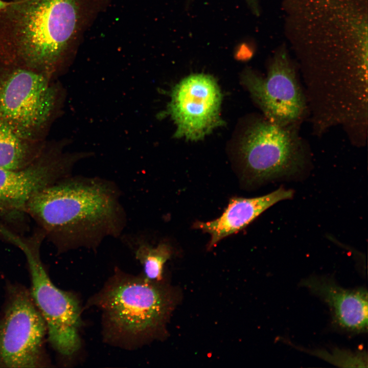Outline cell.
I'll return each instance as SVG.
<instances>
[{
	"mask_svg": "<svg viewBox=\"0 0 368 368\" xmlns=\"http://www.w3.org/2000/svg\"><path fill=\"white\" fill-rule=\"evenodd\" d=\"M281 9L309 97L335 103L367 89L368 0H282Z\"/></svg>",
	"mask_w": 368,
	"mask_h": 368,
	"instance_id": "obj_1",
	"label": "cell"
},
{
	"mask_svg": "<svg viewBox=\"0 0 368 368\" xmlns=\"http://www.w3.org/2000/svg\"><path fill=\"white\" fill-rule=\"evenodd\" d=\"M23 212L58 254L96 248L107 237H118L126 222L117 186L96 177H65L35 193Z\"/></svg>",
	"mask_w": 368,
	"mask_h": 368,
	"instance_id": "obj_2",
	"label": "cell"
},
{
	"mask_svg": "<svg viewBox=\"0 0 368 368\" xmlns=\"http://www.w3.org/2000/svg\"><path fill=\"white\" fill-rule=\"evenodd\" d=\"M104 0H17L6 8L8 45L0 62L28 68L54 79L64 74L73 46Z\"/></svg>",
	"mask_w": 368,
	"mask_h": 368,
	"instance_id": "obj_3",
	"label": "cell"
},
{
	"mask_svg": "<svg viewBox=\"0 0 368 368\" xmlns=\"http://www.w3.org/2000/svg\"><path fill=\"white\" fill-rule=\"evenodd\" d=\"M177 300L175 290L162 281L117 270L88 306L101 313L105 342L131 350L165 336Z\"/></svg>",
	"mask_w": 368,
	"mask_h": 368,
	"instance_id": "obj_4",
	"label": "cell"
},
{
	"mask_svg": "<svg viewBox=\"0 0 368 368\" xmlns=\"http://www.w3.org/2000/svg\"><path fill=\"white\" fill-rule=\"evenodd\" d=\"M66 96L59 79L0 63V121L22 139L47 140L63 114Z\"/></svg>",
	"mask_w": 368,
	"mask_h": 368,
	"instance_id": "obj_5",
	"label": "cell"
},
{
	"mask_svg": "<svg viewBox=\"0 0 368 368\" xmlns=\"http://www.w3.org/2000/svg\"><path fill=\"white\" fill-rule=\"evenodd\" d=\"M44 239L43 232L36 228L29 237L15 235L11 243L26 257L30 279L29 288L44 320L48 344L59 363L66 365L81 346L82 308L76 294L59 288L52 281L41 258L40 247Z\"/></svg>",
	"mask_w": 368,
	"mask_h": 368,
	"instance_id": "obj_6",
	"label": "cell"
},
{
	"mask_svg": "<svg viewBox=\"0 0 368 368\" xmlns=\"http://www.w3.org/2000/svg\"><path fill=\"white\" fill-rule=\"evenodd\" d=\"M44 320L24 284L7 280L0 310V368L54 366Z\"/></svg>",
	"mask_w": 368,
	"mask_h": 368,
	"instance_id": "obj_7",
	"label": "cell"
},
{
	"mask_svg": "<svg viewBox=\"0 0 368 368\" xmlns=\"http://www.w3.org/2000/svg\"><path fill=\"white\" fill-rule=\"evenodd\" d=\"M300 126L279 125L264 117L250 126L241 148L249 180L258 182L290 176L304 168L309 149Z\"/></svg>",
	"mask_w": 368,
	"mask_h": 368,
	"instance_id": "obj_8",
	"label": "cell"
},
{
	"mask_svg": "<svg viewBox=\"0 0 368 368\" xmlns=\"http://www.w3.org/2000/svg\"><path fill=\"white\" fill-rule=\"evenodd\" d=\"M244 81L264 117L270 122L288 126L301 125L307 119L306 98L286 45L274 52L266 76L248 72Z\"/></svg>",
	"mask_w": 368,
	"mask_h": 368,
	"instance_id": "obj_9",
	"label": "cell"
},
{
	"mask_svg": "<svg viewBox=\"0 0 368 368\" xmlns=\"http://www.w3.org/2000/svg\"><path fill=\"white\" fill-rule=\"evenodd\" d=\"M71 139L48 140L41 154L28 166L18 170L0 167V212L24 213L25 205L37 192L71 175L79 160L89 152H70Z\"/></svg>",
	"mask_w": 368,
	"mask_h": 368,
	"instance_id": "obj_10",
	"label": "cell"
},
{
	"mask_svg": "<svg viewBox=\"0 0 368 368\" xmlns=\"http://www.w3.org/2000/svg\"><path fill=\"white\" fill-rule=\"evenodd\" d=\"M221 94L215 79L204 74L183 79L173 88L168 113L176 126L175 135L191 141L204 137L222 123Z\"/></svg>",
	"mask_w": 368,
	"mask_h": 368,
	"instance_id": "obj_11",
	"label": "cell"
},
{
	"mask_svg": "<svg viewBox=\"0 0 368 368\" xmlns=\"http://www.w3.org/2000/svg\"><path fill=\"white\" fill-rule=\"evenodd\" d=\"M300 286L306 288L328 306L334 325L354 334L366 332L368 320L367 291L363 287L346 289L328 275H311Z\"/></svg>",
	"mask_w": 368,
	"mask_h": 368,
	"instance_id": "obj_12",
	"label": "cell"
},
{
	"mask_svg": "<svg viewBox=\"0 0 368 368\" xmlns=\"http://www.w3.org/2000/svg\"><path fill=\"white\" fill-rule=\"evenodd\" d=\"M292 196L291 190L280 188L260 197H234L219 217L208 222L197 221L194 227L210 235L208 248H211L223 238L244 228L269 207Z\"/></svg>",
	"mask_w": 368,
	"mask_h": 368,
	"instance_id": "obj_13",
	"label": "cell"
},
{
	"mask_svg": "<svg viewBox=\"0 0 368 368\" xmlns=\"http://www.w3.org/2000/svg\"><path fill=\"white\" fill-rule=\"evenodd\" d=\"M47 140L33 142L22 139L0 121V167L18 170L28 166L41 154Z\"/></svg>",
	"mask_w": 368,
	"mask_h": 368,
	"instance_id": "obj_14",
	"label": "cell"
},
{
	"mask_svg": "<svg viewBox=\"0 0 368 368\" xmlns=\"http://www.w3.org/2000/svg\"><path fill=\"white\" fill-rule=\"evenodd\" d=\"M134 254L143 267V276L153 282H162L164 268L172 255V248L167 242H160L153 246L139 240L136 243Z\"/></svg>",
	"mask_w": 368,
	"mask_h": 368,
	"instance_id": "obj_15",
	"label": "cell"
},
{
	"mask_svg": "<svg viewBox=\"0 0 368 368\" xmlns=\"http://www.w3.org/2000/svg\"><path fill=\"white\" fill-rule=\"evenodd\" d=\"M302 350L339 367H367V353L364 351L352 352L336 348L330 351L323 349L309 350L302 348Z\"/></svg>",
	"mask_w": 368,
	"mask_h": 368,
	"instance_id": "obj_16",
	"label": "cell"
},
{
	"mask_svg": "<svg viewBox=\"0 0 368 368\" xmlns=\"http://www.w3.org/2000/svg\"><path fill=\"white\" fill-rule=\"evenodd\" d=\"M10 3H7L0 0V11L3 10L9 5Z\"/></svg>",
	"mask_w": 368,
	"mask_h": 368,
	"instance_id": "obj_17",
	"label": "cell"
}]
</instances>
